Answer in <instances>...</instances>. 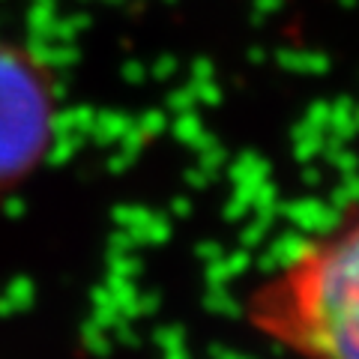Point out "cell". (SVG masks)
Returning a JSON list of instances; mask_svg holds the SVG:
<instances>
[{
	"label": "cell",
	"mask_w": 359,
	"mask_h": 359,
	"mask_svg": "<svg viewBox=\"0 0 359 359\" xmlns=\"http://www.w3.org/2000/svg\"><path fill=\"white\" fill-rule=\"evenodd\" d=\"M57 138L54 78L27 48L0 39V192L39 171Z\"/></svg>",
	"instance_id": "2"
},
{
	"label": "cell",
	"mask_w": 359,
	"mask_h": 359,
	"mask_svg": "<svg viewBox=\"0 0 359 359\" xmlns=\"http://www.w3.org/2000/svg\"><path fill=\"white\" fill-rule=\"evenodd\" d=\"M252 314L297 359H359V212L302 245L257 290Z\"/></svg>",
	"instance_id": "1"
}]
</instances>
